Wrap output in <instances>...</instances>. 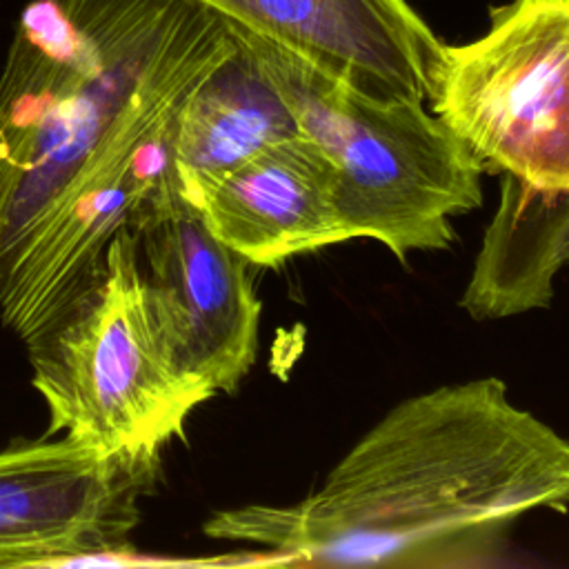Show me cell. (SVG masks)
I'll list each match as a JSON object with an SVG mask.
<instances>
[{"label": "cell", "instance_id": "cell-8", "mask_svg": "<svg viewBox=\"0 0 569 569\" xmlns=\"http://www.w3.org/2000/svg\"><path fill=\"white\" fill-rule=\"evenodd\" d=\"M242 42L276 44L382 100L427 102L442 40L409 0H202Z\"/></svg>", "mask_w": 569, "mask_h": 569}, {"label": "cell", "instance_id": "cell-1", "mask_svg": "<svg viewBox=\"0 0 569 569\" xmlns=\"http://www.w3.org/2000/svg\"><path fill=\"white\" fill-rule=\"evenodd\" d=\"M236 49L202 0H33L0 71V320L20 340L180 196L176 120Z\"/></svg>", "mask_w": 569, "mask_h": 569}, {"label": "cell", "instance_id": "cell-5", "mask_svg": "<svg viewBox=\"0 0 569 569\" xmlns=\"http://www.w3.org/2000/svg\"><path fill=\"white\" fill-rule=\"evenodd\" d=\"M427 104L485 171L569 191V0H507L478 38L442 42Z\"/></svg>", "mask_w": 569, "mask_h": 569}, {"label": "cell", "instance_id": "cell-2", "mask_svg": "<svg viewBox=\"0 0 569 569\" xmlns=\"http://www.w3.org/2000/svg\"><path fill=\"white\" fill-rule=\"evenodd\" d=\"M569 509V438L496 376L413 393L289 505L213 513L204 533L287 567L487 565L516 522Z\"/></svg>", "mask_w": 569, "mask_h": 569}, {"label": "cell", "instance_id": "cell-3", "mask_svg": "<svg viewBox=\"0 0 569 569\" xmlns=\"http://www.w3.org/2000/svg\"><path fill=\"white\" fill-rule=\"evenodd\" d=\"M244 44L333 162L353 238L378 240L398 260L451 244V218L482 202L485 167L427 102L373 98L276 44Z\"/></svg>", "mask_w": 569, "mask_h": 569}, {"label": "cell", "instance_id": "cell-7", "mask_svg": "<svg viewBox=\"0 0 569 569\" xmlns=\"http://www.w3.org/2000/svg\"><path fill=\"white\" fill-rule=\"evenodd\" d=\"M151 309L180 369L211 396L233 391L258 353L249 262L178 198L131 227Z\"/></svg>", "mask_w": 569, "mask_h": 569}, {"label": "cell", "instance_id": "cell-9", "mask_svg": "<svg viewBox=\"0 0 569 569\" xmlns=\"http://www.w3.org/2000/svg\"><path fill=\"white\" fill-rule=\"evenodd\" d=\"M211 233L253 267L353 240L338 173L302 131L207 182L191 202Z\"/></svg>", "mask_w": 569, "mask_h": 569}, {"label": "cell", "instance_id": "cell-6", "mask_svg": "<svg viewBox=\"0 0 569 569\" xmlns=\"http://www.w3.org/2000/svg\"><path fill=\"white\" fill-rule=\"evenodd\" d=\"M158 465V458L111 453L71 436L0 449V567L120 553Z\"/></svg>", "mask_w": 569, "mask_h": 569}, {"label": "cell", "instance_id": "cell-10", "mask_svg": "<svg viewBox=\"0 0 569 569\" xmlns=\"http://www.w3.org/2000/svg\"><path fill=\"white\" fill-rule=\"evenodd\" d=\"M300 127L256 51L236 49L182 104L171 142L176 184L187 202L258 151L293 138Z\"/></svg>", "mask_w": 569, "mask_h": 569}, {"label": "cell", "instance_id": "cell-4", "mask_svg": "<svg viewBox=\"0 0 569 569\" xmlns=\"http://www.w3.org/2000/svg\"><path fill=\"white\" fill-rule=\"evenodd\" d=\"M47 436L158 458L211 393L176 362L151 309L131 229L113 233L87 284L27 342Z\"/></svg>", "mask_w": 569, "mask_h": 569}, {"label": "cell", "instance_id": "cell-11", "mask_svg": "<svg viewBox=\"0 0 569 569\" xmlns=\"http://www.w3.org/2000/svg\"><path fill=\"white\" fill-rule=\"evenodd\" d=\"M485 251L516 296L529 302L551 300L553 280L569 264V191L538 189L505 176L496 213L485 229Z\"/></svg>", "mask_w": 569, "mask_h": 569}]
</instances>
